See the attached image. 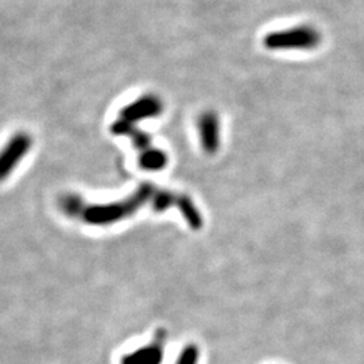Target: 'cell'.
I'll return each instance as SVG.
<instances>
[{"instance_id":"5","label":"cell","mask_w":364,"mask_h":364,"mask_svg":"<svg viewBox=\"0 0 364 364\" xmlns=\"http://www.w3.org/2000/svg\"><path fill=\"white\" fill-rule=\"evenodd\" d=\"M164 111V103L156 95H144L120 111V122L135 124L139 120L156 117Z\"/></svg>"},{"instance_id":"1","label":"cell","mask_w":364,"mask_h":364,"mask_svg":"<svg viewBox=\"0 0 364 364\" xmlns=\"http://www.w3.org/2000/svg\"><path fill=\"white\" fill-rule=\"evenodd\" d=\"M156 191L151 186H141L134 195L117 203L90 205L85 207L82 201L76 197H66L64 201V210L66 213L76 215L81 212L82 219L93 225H108L132 216L136 210L144 207L149 201H153Z\"/></svg>"},{"instance_id":"7","label":"cell","mask_w":364,"mask_h":364,"mask_svg":"<svg viewBox=\"0 0 364 364\" xmlns=\"http://www.w3.org/2000/svg\"><path fill=\"white\" fill-rule=\"evenodd\" d=\"M168 162H169L168 154L164 150H159L153 146L146 149L139 156V165L142 166V169L149 170V171H159L165 169Z\"/></svg>"},{"instance_id":"8","label":"cell","mask_w":364,"mask_h":364,"mask_svg":"<svg viewBox=\"0 0 364 364\" xmlns=\"http://www.w3.org/2000/svg\"><path fill=\"white\" fill-rule=\"evenodd\" d=\"M177 207L181 210L182 215L185 216V219L188 221V224L192 228H200L203 221H201V216L198 213V210L195 207V204L191 201L189 197L186 196H180L178 198V204Z\"/></svg>"},{"instance_id":"4","label":"cell","mask_w":364,"mask_h":364,"mask_svg":"<svg viewBox=\"0 0 364 364\" xmlns=\"http://www.w3.org/2000/svg\"><path fill=\"white\" fill-rule=\"evenodd\" d=\"M166 331L159 329L154 338L135 351L123 356L122 364H162L166 352Z\"/></svg>"},{"instance_id":"6","label":"cell","mask_w":364,"mask_h":364,"mask_svg":"<svg viewBox=\"0 0 364 364\" xmlns=\"http://www.w3.org/2000/svg\"><path fill=\"white\" fill-rule=\"evenodd\" d=\"M200 144L205 153L215 154L220 147V120L213 111L203 112L197 120Z\"/></svg>"},{"instance_id":"2","label":"cell","mask_w":364,"mask_h":364,"mask_svg":"<svg viewBox=\"0 0 364 364\" xmlns=\"http://www.w3.org/2000/svg\"><path fill=\"white\" fill-rule=\"evenodd\" d=\"M321 36L317 28L302 25L278 30L264 36L263 45L269 50H311L318 46Z\"/></svg>"},{"instance_id":"3","label":"cell","mask_w":364,"mask_h":364,"mask_svg":"<svg viewBox=\"0 0 364 364\" xmlns=\"http://www.w3.org/2000/svg\"><path fill=\"white\" fill-rule=\"evenodd\" d=\"M33 139L27 132H18L0 151V182L4 181L30 151Z\"/></svg>"},{"instance_id":"9","label":"cell","mask_w":364,"mask_h":364,"mask_svg":"<svg viewBox=\"0 0 364 364\" xmlns=\"http://www.w3.org/2000/svg\"><path fill=\"white\" fill-rule=\"evenodd\" d=\"M201 352L198 346L195 343H189L182 348L180 355L177 356L176 364H200Z\"/></svg>"}]
</instances>
